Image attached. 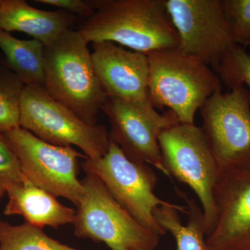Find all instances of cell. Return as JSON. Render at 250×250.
Here are the masks:
<instances>
[{
    "label": "cell",
    "instance_id": "1",
    "mask_svg": "<svg viewBox=\"0 0 250 250\" xmlns=\"http://www.w3.org/2000/svg\"><path fill=\"white\" fill-rule=\"evenodd\" d=\"M95 11L77 29L89 42H111L148 54L178 48L165 0H93Z\"/></svg>",
    "mask_w": 250,
    "mask_h": 250
},
{
    "label": "cell",
    "instance_id": "2",
    "mask_svg": "<svg viewBox=\"0 0 250 250\" xmlns=\"http://www.w3.org/2000/svg\"><path fill=\"white\" fill-rule=\"evenodd\" d=\"M88 44L80 31L70 29L45 47L44 88L82 121L96 125L107 96L95 73Z\"/></svg>",
    "mask_w": 250,
    "mask_h": 250
},
{
    "label": "cell",
    "instance_id": "3",
    "mask_svg": "<svg viewBox=\"0 0 250 250\" xmlns=\"http://www.w3.org/2000/svg\"><path fill=\"white\" fill-rule=\"evenodd\" d=\"M149 62L148 92L153 107L167 108L179 123L193 125L200 109L219 90L221 80L202 60L168 49L147 54Z\"/></svg>",
    "mask_w": 250,
    "mask_h": 250
},
{
    "label": "cell",
    "instance_id": "4",
    "mask_svg": "<svg viewBox=\"0 0 250 250\" xmlns=\"http://www.w3.org/2000/svg\"><path fill=\"white\" fill-rule=\"evenodd\" d=\"M74 225L78 238L103 243L111 250H155L160 236L143 228L113 198L101 180L86 174Z\"/></svg>",
    "mask_w": 250,
    "mask_h": 250
},
{
    "label": "cell",
    "instance_id": "5",
    "mask_svg": "<svg viewBox=\"0 0 250 250\" xmlns=\"http://www.w3.org/2000/svg\"><path fill=\"white\" fill-rule=\"evenodd\" d=\"M159 144L170 177L188 186L200 200L208 236L216 218L214 189L220 172L203 129L179 123L163 130Z\"/></svg>",
    "mask_w": 250,
    "mask_h": 250
},
{
    "label": "cell",
    "instance_id": "6",
    "mask_svg": "<svg viewBox=\"0 0 250 250\" xmlns=\"http://www.w3.org/2000/svg\"><path fill=\"white\" fill-rule=\"evenodd\" d=\"M82 167L85 173L98 177L116 202L141 226L159 236L166 234L156 223L154 210L161 206L178 205L156 196L158 177L150 166L131 161L110 139L106 154L97 160L85 158Z\"/></svg>",
    "mask_w": 250,
    "mask_h": 250
},
{
    "label": "cell",
    "instance_id": "7",
    "mask_svg": "<svg viewBox=\"0 0 250 250\" xmlns=\"http://www.w3.org/2000/svg\"><path fill=\"white\" fill-rule=\"evenodd\" d=\"M20 127L50 144L77 146L93 160L103 157L109 148V133L104 125L85 123L41 87L24 86Z\"/></svg>",
    "mask_w": 250,
    "mask_h": 250
},
{
    "label": "cell",
    "instance_id": "8",
    "mask_svg": "<svg viewBox=\"0 0 250 250\" xmlns=\"http://www.w3.org/2000/svg\"><path fill=\"white\" fill-rule=\"evenodd\" d=\"M200 111L220 173L250 169V91L246 85L218 90Z\"/></svg>",
    "mask_w": 250,
    "mask_h": 250
},
{
    "label": "cell",
    "instance_id": "9",
    "mask_svg": "<svg viewBox=\"0 0 250 250\" xmlns=\"http://www.w3.org/2000/svg\"><path fill=\"white\" fill-rule=\"evenodd\" d=\"M17 154L24 177L36 187L78 205L84 189L79 180V159L84 154L71 146L62 147L42 141L18 127L4 133Z\"/></svg>",
    "mask_w": 250,
    "mask_h": 250
},
{
    "label": "cell",
    "instance_id": "10",
    "mask_svg": "<svg viewBox=\"0 0 250 250\" xmlns=\"http://www.w3.org/2000/svg\"><path fill=\"white\" fill-rule=\"evenodd\" d=\"M165 4L178 34L177 49L215 70L223 56L236 45L222 0H165Z\"/></svg>",
    "mask_w": 250,
    "mask_h": 250
},
{
    "label": "cell",
    "instance_id": "11",
    "mask_svg": "<svg viewBox=\"0 0 250 250\" xmlns=\"http://www.w3.org/2000/svg\"><path fill=\"white\" fill-rule=\"evenodd\" d=\"M92 59L100 85L107 97L132 105L154 121L174 125L179 122L172 111L160 114L149 98L147 54L126 50L111 42L93 43Z\"/></svg>",
    "mask_w": 250,
    "mask_h": 250
},
{
    "label": "cell",
    "instance_id": "12",
    "mask_svg": "<svg viewBox=\"0 0 250 250\" xmlns=\"http://www.w3.org/2000/svg\"><path fill=\"white\" fill-rule=\"evenodd\" d=\"M214 202V228L206 237L210 249L250 250V169L220 173Z\"/></svg>",
    "mask_w": 250,
    "mask_h": 250
},
{
    "label": "cell",
    "instance_id": "13",
    "mask_svg": "<svg viewBox=\"0 0 250 250\" xmlns=\"http://www.w3.org/2000/svg\"><path fill=\"white\" fill-rule=\"evenodd\" d=\"M102 110L109 121L110 139L125 155L135 162L153 166L170 177L163 164L159 136L172 125L154 121L130 104L113 97H106Z\"/></svg>",
    "mask_w": 250,
    "mask_h": 250
},
{
    "label": "cell",
    "instance_id": "14",
    "mask_svg": "<svg viewBox=\"0 0 250 250\" xmlns=\"http://www.w3.org/2000/svg\"><path fill=\"white\" fill-rule=\"evenodd\" d=\"M5 191L9 198L4 210L6 215H21L26 223L41 229L73 223L76 210L62 205L57 197L36 187L24 174L21 183L10 186Z\"/></svg>",
    "mask_w": 250,
    "mask_h": 250
},
{
    "label": "cell",
    "instance_id": "15",
    "mask_svg": "<svg viewBox=\"0 0 250 250\" xmlns=\"http://www.w3.org/2000/svg\"><path fill=\"white\" fill-rule=\"evenodd\" d=\"M75 20L74 15L63 10L43 11L24 0H0V30L25 33L45 47L71 29Z\"/></svg>",
    "mask_w": 250,
    "mask_h": 250
},
{
    "label": "cell",
    "instance_id": "16",
    "mask_svg": "<svg viewBox=\"0 0 250 250\" xmlns=\"http://www.w3.org/2000/svg\"><path fill=\"white\" fill-rule=\"evenodd\" d=\"M182 196L187 206H161L154 210L156 223L174 236L177 250H211L207 243L203 210L195 200Z\"/></svg>",
    "mask_w": 250,
    "mask_h": 250
},
{
    "label": "cell",
    "instance_id": "17",
    "mask_svg": "<svg viewBox=\"0 0 250 250\" xmlns=\"http://www.w3.org/2000/svg\"><path fill=\"white\" fill-rule=\"evenodd\" d=\"M0 49L4 65L14 72L24 86H45V45L40 41L20 40L0 30Z\"/></svg>",
    "mask_w": 250,
    "mask_h": 250
},
{
    "label": "cell",
    "instance_id": "18",
    "mask_svg": "<svg viewBox=\"0 0 250 250\" xmlns=\"http://www.w3.org/2000/svg\"><path fill=\"white\" fill-rule=\"evenodd\" d=\"M0 250H81L63 244L28 223L13 225L0 219Z\"/></svg>",
    "mask_w": 250,
    "mask_h": 250
},
{
    "label": "cell",
    "instance_id": "19",
    "mask_svg": "<svg viewBox=\"0 0 250 250\" xmlns=\"http://www.w3.org/2000/svg\"><path fill=\"white\" fill-rule=\"evenodd\" d=\"M24 85L14 72L0 65V131L20 127L21 102Z\"/></svg>",
    "mask_w": 250,
    "mask_h": 250
},
{
    "label": "cell",
    "instance_id": "20",
    "mask_svg": "<svg viewBox=\"0 0 250 250\" xmlns=\"http://www.w3.org/2000/svg\"><path fill=\"white\" fill-rule=\"evenodd\" d=\"M215 71L229 89L239 84L250 88V54L236 45L223 56Z\"/></svg>",
    "mask_w": 250,
    "mask_h": 250
},
{
    "label": "cell",
    "instance_id": "21",
    "mask_svg": "<svg viewBox=\"0 0 250 250\" xmlns=\"http://www.w3.org/2000/svg\"><path fill=\"white\" fill-rule=\"evenodd\" d=\"M222 4L235 43L250 45V0H222Z\"/></svg>",
    "mask_w": 250,
    "mask_h": 250
},
{
    "label": "cell",
    "instance_id": "22",
    "mask_svg": "<svg viewBox=\"0 0 250 250\" xmlns=\"http://www.w3.org/2000/svg\"><path fill=\"white\" fill-rule=\"evenodd\" d=\"M23 178L21 162L4 133L0 131V187L4 190L21 183Z\"/></svg>",
    "mask_w": 250,
    "mask_h": 250
},
{
    "label": "cell",
    "instance_id": "23",
    "mask_svg": "<svg viewBox=\"0 0 250 250\" xmlns=\"http://www.w3.org/2000/svg\"><path fill=\"white\" fill-rule=\"evenodd\" d=\"M35 2L59 8L71 14L90 17L95 11L93 0H36Z\"/></svg>",
    "mask_w": 250,
    "mask_h": 250
},
{
    "label": "cell",
    "instance_id": "24",
    "mask_svg": "<svg viewBox=\"0 0 250 250\" xmlns=\"http://www.w3.org/2000/svg\"><path fill=\"white\" fill-rule=\"evenodd\" d=\"M5 192H6V191H5L4 189L3 188L0 187V199L3 197V195H4Z\"/></svg>",
    "mask_w": 250,
    "mask_h": 250
},
{
    "label": "cell",
    "instance_id": "25",
    "mask_svg": "<svg viewBox=\"0 0 250 250\" xmlns=\"http://www.w3.org/2000/svg\"><path fill=\"white\" fill-rule=\"evenodd\" d=\"M0 65H1V62H0Z\"/></svg>",
    "mask_w": 250,
    "mask_h": 250
}]
</instances>
